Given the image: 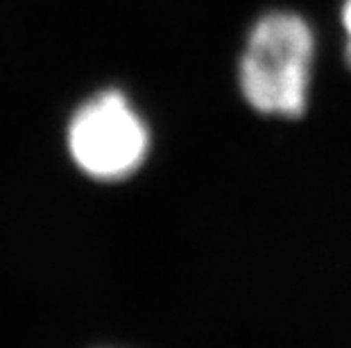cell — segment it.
Masks as SVG:
<instances>
[{
	"label": "cell",
	"instance_id": "1",
	"mask_svg": "<svg viewBox=\"0 0 351 348\" xmlns=\"http://www.w3.org/2000/svg\"><path fill=\"white\" fill-rule=\"evenodd\" d=\"M313 55L315 41L302 16L270 14L261 18L241 62V88L252 109L265 116H302Z\"/></svg>",
	"mask_w": 351,
	"mask_h": 348
},
{
	"label": "cell",
	"instance_id": "2",
	"mask_svg": "<svg viewBox=\"0 0 351 348\" xmlns=\"http://www.w3.org/2000/svg\"><path fill=\"white\" fill-rule=\"evenodd\" d=\"M69 147L77 165L98 179H121L147 152V131L125 95L104 91L86 102L71 122Z\"/></svg>",
	"mask_w": 351,
	"mask_h": 348
},
{
	"label": "cell",
	"instance_id": "3",
	"mask_svg": "<svg viewBox=\"0 0 351 348\" xmlns=\"http://www.w3.org/2000/svg\"><path fill=\"white\" fill-rule=\"evenodd\" d=\"M342 18H345V27H347V32H349V48H347V59H349V64H351V0H347L345 12H342Z\"/></svg>",
	"mask_w": 351,
	"mask_h": 348
}]
</instances>
